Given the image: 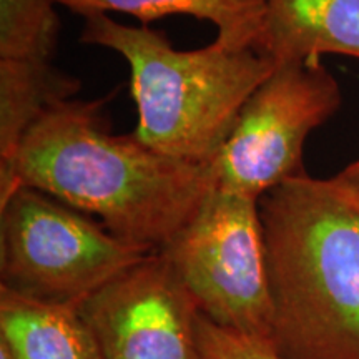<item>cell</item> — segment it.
<instances>
[{"label":"cell","mask_w":359,"mask_h":359,"mask_svg":"<svg viewBox=\"0 0 359 359\" xmlns=\"http://www.w3.org/2000/svg\"><path fill=\"white\" fill-rule=\"evenodd\" d=\"M105 102L72 98L45 111L0 170V200L17 187L37 188L95 217L123 243L158 253L217 188L212 163L111 133Z\"/></svg>","instance_id":"obj_1"},{"label":"cell","mask_w":359,"mask_h":359,"mask_svg":"<svg viewBox=\"0 0 359 359\" xmlns=\"http://www.w3.org/2000/svg\"><path fill=\"white\" fill-rule=\"evenodd\" d=\"M281 359H359V190L338 173L258 200Z\"/></svg>","instance_id":"obj_2"},{"label":"cell","mask_w":359,"mask_h":359,"mask_svg":"<svg viewBox=\"0 0 359 359\" xmlns=\"http://www.w3.org/2000/svg\"><path fill=\"white\" fill-rule=\"evenodd\" d=\"M80 42L127 60L138 114L133 133L160 154L195 163H212L245 102L276 67L257 48L212 42L178 50L163 30L123 25L107 13L83 17Z\"/></svg>","instance_id":"obj_3"},{"label":"cell","mask_w":359,"mask_h":359,"mask_svg":"<svg viewBox=\"0 0 359 359\" xmlns=\"http://www.w3.org/2000/svg\"><path fill=\"white\" fill-rule=\"evenodd\" d=\"M147 255L37 188L0 200V288L15 294L80 306Z\"/></svg>","instance_id":"obj_4"},{"label":"cell","mask_w":359,"mask_h":359,"mask_svg":"<svg viewBox=\"0 0 359 359\" xmlns=\"http://www.w3.org/2000/svg\"><path fill=\"white\" fill-rule=\"evenodd\" d=\"M158 253L205 318L268 339L271 298L258 200L215 188Z\"/></svg>","instance_id":"obj_5"},{"label":"cell","mask_w":359,"mask_h":359,"mask_svg":"<svg viewBox=\"0 0 359 359\" xmlns=\"http://www.w3.org/2000/svg\"><path fill=\"white\" fill-rule=\"evenodd\" d=\"M343 92L320 60L280 62L245 102L212 161L218 190L259 200L304 172V143L339 110Z\"/></svg>","instance_id":"obj_6"},{"label":"cell","mask_w":359,"mask_h":359,"mask_svg":"<svg viewBox=\"0 0 359 359\" xmlns=\"http://www.w3.org/2000/svg\"><path fill=\"white\" fill-rule=\"evenodd\" d=\"M79 309L103 359H201V313L161 253L125 269Z\"/></svg>","instance_id":"obj_7"},{"label":"cell","mask_w":359,"mask_h":359,"mask_svg":"<svg viewBox=\"0 0 359 359\" xmlns=\"http://www.w3.org/2000/svg\"><path fill=\"white\" fill-rule=\"evenodd\" d=\"M257 50L275 64L325 53L359 58V0H266Z\"/></svg>","instance_id":"obj_8"},{"label":"cell","mask_w":359,"mask_h":359,"mask_svg":"<svg viewBox=\"0 0 359 359\" xmlns=\"http://www.w3.org/2000/svg\"><path fill=\"white\" fill-rule=\"evenodd\" d=\"M0 339L17 359H103L79 306L37 302L4 288Z\"/></svg>","instance_id":"obj_9"},{"label":"cell","mask_w":359,"mask_h":359,"mask_svg":"<svg viewBox=\"0 0 359 359\" xmlns=\"http://www.w3.org/2000/svg\"><path fill=\"white\" fill-rule=\"evenodd\" d=\"M87 17L118 12L143 25L170 15H190L217 27L213 42L226 48H257L264 32L266 0H55Z\"/></svg>","instance_id":"obj_10"},{"label":"cell","mask_w":359,"mask_h":359,"mask_svg":"<svg viewBox=\"0 0 359 359\" xmlns=\"http://www.w3.org/2000/svg\"><path fill=\"white\" fill-rule=\"evenodd\" d=\"M80 80L52 62L0 58V170L7 168L24 135L48 109L72 100Z\"/></svg>","instance_id":"obj_11"},{"label":"cell","mask_w":359,"mask_h":359,"mask_svg":"<svg viewBox=\"0 0 359 359\" xmlns=\"http://www.w3.org/2000/svg\"><path fill=\"white\" fill-rule=\"evenodd\" d=\"M55 0H0V58L52 62L60 37Z\"/></svg>","instance_id":"obj_12"},{"label":"cell","mask_w":359,"mask_h":359,"mask_svg":"<svg viewBox=\"0 0 359 359\" xmlns=\"http://www.w3.org/2000/svg\"><path fill=\"white\" fill-rule=\"evenodd\" d=\"M198 349L201 359H281L266 338L218 326L203 314L198 318Z\"/></svg>","instance_id":"obj_13"},{"label":"cell","mask_w":359,"mask_h":359,"mask_svg":"<svg viewBox=\"0 0 359 359\" xmlns=\"http://www.w3.org/2000/svg\"><path fill=\"white\" fill-rule=\"evenodd\" d=\"M339 175L344 180H348V182L351 183V185H354L359 190V160L353 161L351 165H348V167L344 168Z\"/></svg>","instance_id":"obj_14"},{"label":"cell","mask_w":359,"mask_h":359,"mask_svg":"<svg viewBox=\"0 0 359 359\" xmlns=\"http://www.w3.org/2000/svg\"><path fill=\"white\" fill-rule=\"evenodd\" d=\"M0 359H17L15 354L12 353V349L7 346L6 341L0 339Z\"/></svg>","instance_id":"obj_15"}]
</instances>
